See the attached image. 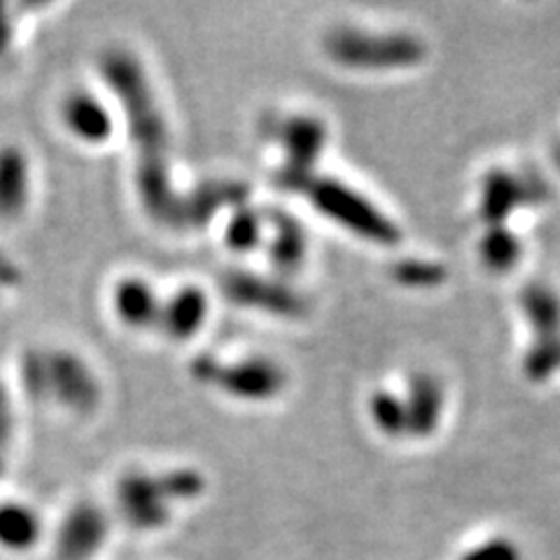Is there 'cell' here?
I'll return each instance as SVG.
<instances>
[{"label": "cell", "mask_w": 560, "mask_h": 560, "mask_svg": "<svg viewBox=\"0 0 560 560\" xmlns=\"http://www.w3.org/2000/svg\"><path fill=\"white\" fill-rule=\"evenodd\" d=\"M463 560H518V549L510 539H490L486 545L471 549Z\"/></svg>", "instance_id": "obj_15"}, {"label": "cell", "mask_w": 560, "mask_h": 560, "mask_svg": "<svg viewBox=\"0 0 560 560\" xmlns=\"http://www.w3.org/2000/svg\"><path fill=\"white\" fill-rule=\"evenodd\" d=\"M28 201V164L22 152H0V218L20 215Z\"/></svg>", "instance_id": "obj_10"}, {"label": "cell", "mask_w": 560, "mask_h": 560, "mask_svg": "<svg viewBox=\"0 0 560 560\" xmlns=\"http://www.w3.org/2000/svg\"><path fill=\"white\" fill-rule=\"evenodd\" d=\"M108 523L96 506L82 504L70 512L59 533V558L61 560H90L105 539Z\"/></svg>", "instance_id": "obj_5"}, {"label": "cell", "mask_w": 560, "mask_h": 560, "mask_svg": "<svg viewBox=\"0 0 560 560\" xmlns=\"http://www.w3.org/2000/svg\"><path fill=\"white\" fill-rule=\"evenodd\" d=\"M40 537V518L24 502H0V547L26 551Z\"/></svg>", "instance_id": "obj_11"}, {"label": "cell", "mask_w": 560, "mask_h": 560, "mask_svg": "<svg viewBox=\"0 0 560 560\" xmlns=\"http://www.w3.org/2000/svg\"><path fill=\"white\" fill-rule=\"evenodd\" d=\"M208 315L206 296L197 288H183L162 304L160 323L175 339H189L203 325Z\"/></svg>", "instance_id": "obj_9"}, {"label": "cell", "mask_w": 560, "mask_h": 560, "mask_svg": "<svg viewBox=\"0 0 560 560\" xmlns=\"http://www.w3.org/2000/svg\"><path fill=\"white\" fill-rule=\"evenodd\" d=\"M261 238L259 220L250 213H241L230 222V245L241 253L253 250Z\"/></svg>", "instance_id": "obj_14"}, {"label": "cell", "mask_w": 560, "mask_h": 560, "mask_svg": "<svg viewBox=\"0 0 560 560\" xmlns=\"http://www.w3.org/2000/svg\"><path fill=\"white\" fill-rule=\"evenodd\" d=\"M115 313L129 327H145L152 320H160L162 304L156 302L152 285L143 278H127L115 288Z\"/></svg>", "instance_id": "obj_8"}, {"label": "cell", "mask_w": 560, "mask_h": 560, "mask_svg": "<svg viewBox=\"0 0 560 560\" xmlns=\"http://www.w3.org/2000/svg\"><path fill=\"white\" fill-rule=\"evenodd\" d=\"M530 187L516 173L510 171H493L486 175L481 187V218L488 222V226L504 224L502 220L510 218L521 203L528 201Z\"/></svg>", "instance_id": "obj_6"}, {"label": "cell", "mask_w": 560, "mask_h": 560, "mask_svg": "<svg viewBox=\"0 0 560 560\" xmlns=\"http://www.w3.org/2000/svg\"><path fill=\"white\" fill-rule=\"evenodd\" d=\"M313 201L315 208L331 220H337L341 226H348L350 232H358L360 236L376 238V241H395V226L385 220L372 203L362 199L358 191H350L346 185L327 180L313 187Z\"/></svg>", "instance_id": "obj_3"}, {"label": "cell", "mask_w": 560, "mask_h": 560, "mask_svg": "<svg viewBox=\"0 0 560 560\" xmlns=\"http://www.w3.org/2000/svg\"><path fill=\"white\" fill-rule=\"evenodd\" d=\"M370 413L372 420L376 423V428L385 434L397 436V434H405L409 428V420H407V405L395 395H388L378 390L376 395H372L370 401Z\"/></svg>", "instance_id": "obj_13"}, {"label": "cell", "mask_w": 560, "mask_h": 560, "mask_svg": "<svg viewBox=\"0 0 560 560\" xmlns=\"http://www.w3.org/2000/svg\"><path fill=\"white\" fill-rule=\"evenodd\" d=\"M479 253L481 261L490 271L506 273L512 271L523 257V243L512 230H506L504 224H495L488 226V232L479 243Z\"/></svg>", "instance_id": "obj_12"}, {"label": "cell", "mask_w": 560, "mask_h": 560, "mask_svg": "<svg viewBox=\"0 0 560 560\" xmlns=\"http://www.w3.org/2000/svg\"><path fill=\"white\" fill-rule=\"evenodd\" d=\"M201 488L195 471H173L164 477L133 475L119 486V506L133 528L156 530L168 521L171 502L195 498Z\"/></svg>", "instance_id": "obj_1"}, {"label": "cell", "mask_w": 560, "mask_h": 560, "mask_svg": "<svg viewBox=\"0 0 560 560\" xmlns=\"http://www.w3.org/2000/svg\"><path fill=\"white\" fill-rule=\"evenodd\" d=\"M68 133L86 145H101L113 136V115L94 92H73L61 105Z\"/></svg>", "instance_id": "obj_4"}, {"label": "cell", "mask_w": 560, "mask_h": 560, "mask_svg": "<svg viewBox=\"0 0 560 560\" xmlns=\"http://www.w3.org/2000/svg\"><path fill=\"white\" fill-rule=\"evenodd\" d=\"M331 59L350 68L411 66L423 49L409 35H372L362 31L335 33L327 43Z\"/></svg>", "instance_id": "obj_2"}, {"label": "cell", "mask_w": 560, "mask_h": 560, "mask_svg": "<svg viewBox=\"0 0 560 560\" xmlns=\"http://www.w3.org/2000/svg\"><path fill=\"white\" fill-rule=\"evenodd\" d=\"M220 381L224 390H230V395L245 399H267L276 395L283 376H280L278 366L267 360H248L234 364L232 370H226V374H220Z\"/></svg>", "instance_id": "obj_7"}]
</instances>
